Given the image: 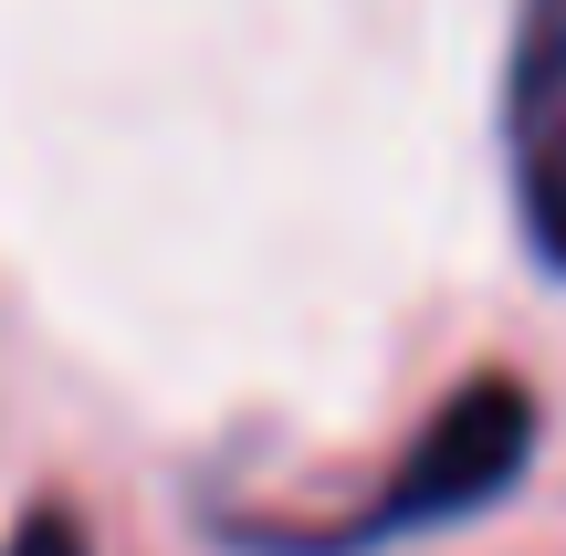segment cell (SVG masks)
Masks as SVG:
<instances>
[{
    "mask_svg": "<svg viewBox=\"0 0 566 556\" xmlns=\"http://www.w3.org/2000/svg\"><path fill=\"white\" fill-rule=\"evenodd\" d=\"M525 462H535V389L493 368V378H472L462 399H441V420L409 441V462L388 473V494L367 504V515H346V525H304V536L221 515V536L252 546V556H367V546L420 536V525H462V515H483L493 494H514V473H525Z\"/></svg>",
    "mask_w": 566,
    "mask_h": 556,
    "instance_id": "obj_1",
    "label": "cell"
},
{
    "mask_svg": "<svg viewBox=\"0 0 566 556\" xmlns=\"http://www.w3.org/2000/svg\"><path fill=\"white\" fill-rule=\"evenodd\" d=\"M504 158H514V221H525V252L546 273H566V0H525V21H514Z\"/></svg>",
    "mask_w": 566,
    "mask_h": 556,
    "instance_id": "obj_2",
    "label": "cell"
},
{
    "mask_svg": "<svg viewBox=\"0 0 566 556\" xmlns=\"http://www.w3.org/2000/svg\"><path fill=\"white\" fill-rule=\"evenodd\" d=\"M0 556H84V525L63 515V504H32V515L11 525V546Z\"/></svg>",
    "mask_w": 566,
    "mask_h": 556,
    "instance_id": "obj_3",
    "label": "cell"
}]
</instances>
